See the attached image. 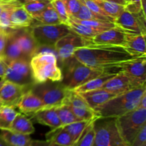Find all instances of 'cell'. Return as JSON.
<instances>
[{
  "label": "cell",
  "instance_id": "6da1fadb",
  "mask_svg": "<svg viewBox=\"0 0 146 146\" xmlns=\"http://www.w3.org/2000/svg\"><path fill=\"white\" fill-rule=\"evenodd\" d=\"M73 56L87 66L118 71L122 63L136 58L123 46L96 44L78 48Z\"/></svg>",
  "mask_w": 146,
  "mask_h": 146
},
{
  "label": "cell",
  "instance_id": "7a4b0ae2",
  "mask_svg": "<svg viewBox=\"0 0 146 146\" xmlns=\"http://www.w3.org/2000/svg\"><path fill=\"white\" fill-rule=\"evenodd\" d=\"M29 63L34 84L62 81V71L54 47L38 46L36 54L31 57Z\"/></svg>",
  "mask_w": 146,
  "mask_h": 146
},
{
  "label": "cell",
  "instance_id": "3957f363",
  "mask_svg": "<svg viewBox=\"0 0 146 146\" xmlns=\"http://www.w3.org/2000/svg\"><path fill=\"white\" fill-rule=\"evenodd\" d=\"M146 92V86L119 94L96 108L100 118H116L138 108L140 101Z\"/></svg>",
  "mask_w": 146,
  "mask_h": 146
},
{
  "label": "cell",
  "instance_id": "277c9868",
  "mask_svg": "<svg viewBox=\"0 0 146 146\" xmlns=\"http://www.w3.org/2000/svg\"><path fill=\"white\" fill-rule=\"evenodd\" d=\"M61 66L63 74L61 82L69 90H74L87 81L106 73L120 72L115 70L98 69L87 66L79 62L74 56L64 61Z\"/></svg>",
  "mask_w": 146,
  "mask_h": 146
},
{
  "label": "cell",
  "instance_id": "5b68a950",
  "mask_svg": "<svg viewBox=\"0 0 146 146\" xmlns=\"http://www.w3.org/2000/svg\"><path fill=\"white\" fill-rule=\"evenodd\" d=\"M115 123L122 139L131 146L138 131L146 124V108L138 107L115 118Z\"/></svg>",
  "mask_w": 146,
  "mask_h": 146
},
{
  "label": "cell",
  "instance_id": "8992f818",
  "mask_svg": "<svg viewBox=\"0 0 146 146\" xmlns=\"http://www.w3.org/2000/svg\"><path fill=\"white\" fill-rule=\"evenodd\" d=\"M31 91L38 96L47 107H57L64 103L71 90L68 89L61 81H46L34 84Z\"/></svg>",
  "mask_w": 146,
  "mask_h": 146
},
{
  "label": "cell",
  "instance_id": "52a82bcc",
  "mask_svg": "<svg viewBox=\"0 0 146 146\" xmlns=\"http://www.w3.org/2000/svg\"><path fill=\"white\" fill-rule=\"evenodd\" d=\"M94 123L95 139L97 146H129L124 142L118 131L115 118H101Z\"/></svg>",
  "mask_w": 146,
  "mask_h": 146
},
{
  "label": "cell",
  "instance_id": "ba28073f",
  "mask_svg": "<svg viewBox=\"0 0 146 146\" xmlns=\"http://www.w3.org/2000/svg\"><path fill=\"white\" fill-rule=\"evenodd\" d=\"M31 34L38 46H54L57 41L71 32L70 27L65 24L42 25L38 24L31 28Z\"/></svg>",
  "mask_w": 146,
  "mask_h": 146
},
{
  "label": "cell",
  "instance_id": "9c48e42d",
  "mask_svg": "<svg viewBox=\"0 0 146 146\" xmlns=\"http://www.w3.org/2000/svg\"><path fill=\"white\" fill-rule=\"evenodd\" d=\"M93 44L94 43L92 38H84L71 31L60 38L54 44V47L57 54L58 64L61 66L64 61L73 56L74 53L78 48L88 46Z\"/></svg>",
  "mask_w": 146,
  "mask_h": 146
},
{
  "label": "cell",
  "instance_id": "30bf717a",
  "mask_svg": "<svg viewBox=\"0 0 146 146\" xmlns=\"http://www.w3.org/2000/svg\"><path fill=\"white\" fill-rule=\"evenodd\" d=\"M29 61L30 60L24 58L11 61L7 65L3 80L21 85L32 86L34 84L31 76Z\"/></svg>",
  "mask_w": 146,
  "mask_h": 146
},
{
  "label": "cell",
  "instance_id": "8fae6325",
  "mask_svg": "<svg viewBox=\"0 0 146 146\" xmlns=\"http://www.w3.org/2000/svg\"><path fill=\"white\" fill-rule=\"evenodd\" d=\"M145 86V81L133 77L123 71L115 74L102 86L115 95L124 94Z\"/></svg>",
  "mask_w": 146,
  "mask_h": 146
},
{
  "label": "cell",
  "instance_id": "7c38bea8",
  "mask_svg": "<svg viewBox=\"0 0 146 146\" xmlns=\"http://www.w3.org/2000/svg\"><path fill=\"white\" fill-rule=\"evenodd\" d=\"M63 104L68 106L80 121H93L100 118L95 110L91 108L83 97L74 90L69 91Z\"/></svg>",
  "mask_w": 146,
  "mask_h": 146
},
{
  "label": "cell",
  "instance_id": "4fadbf2b",
  "mask_svg": "<svg viewBox=\"0 0 146 146\" xmlns=\"http://www.w3.org/2000/svg\"><path fill=\"white\" fill-rule=\"evenodd\" d=\"M115 27L123 30L128 34H145V14L141 11L132 14L124 10L114 21Z\"/></svg>",
  "mask_w": 146,
  "mask_h": 146
},
{
  "label": "cell",
  "instance_id": "5bb4252c",
  "mask_svg": "<svg viewBox=\"0 0 146 146\" xmlns=\"http://www.w3.org/2000/svg\"><path fill=\"white\" fill-rule=\"evenodd\" d=\"M29 86L21 85L9 81H4L2 86L0 88V100L3 106H7L17 108L23 94L31 89Z\"/></svg>",
  "mask_w": 146,
  "mask_h": 146
},
{
  "label": "cell",
  "instance_id": "9a60e30c",
  "mask_svg": "<svg viewBox=\"0 0 146 146\" xmlns=\"http://www.w3.org/2000/svg\"><path fill=\"white\" fill-rule=\"evenodd\" d=\"M15 38L23 56L30 60L36 52L38 44L34 39L31 29L27 28L15 29Z\"/></svg>",
  "mask_w": 146,
  "mask_h": 146
},
{
  "label": "cell",
  "instance_id": "2e32d148",
  "mask_svg": "<svg viewBox=\"0 0 146 146\" xmlns=\"http://www.w3.org/2000/svg\"><path fill=\"white\" fill-rule=\"evenodd\" d=\"M128 33L118 27L110 29L97 34L92 38L96 44H106V45L119 46L124 47L125 45Z\"/></svg>",
  "mask_w": 146,
  "mask_h": 146
},
{
  "label": "cell",
  "instance_id": "e0dca14e",
  "mask_svg": "<svg viewBox=\"0 0 146 146\" xmlns=\"http://www.w3.org/2000/svg\"><path fill=\"white\" fill-rule=\"evenodd\" d=\"M17 108L25 115H32L37 111L47 108V106L29 89L23 94Z\"/></svg>",
  "mask_w": 146,
  "mask_h": 146
},
{
  "label": "cell",
  "instance_id": "ac0fdd59",
  "mask_svg": "<svg viewBox=\"0 0 146 146\" xmlns=\"http://www.w3.org/2000/svg\"><path fill=\"white\" fill-rule=\"evenodd\" d=\"M124 48L135 58L146 56L145 34H128Z\"/></svg>",
  "mask_w": 146,
  "mask_h": 146
},
{
  "label": "cell",
  "instance_id": "d6986e66",
  "mask_svg": "<svg viewBox=\"0 0 146 146\" xmlns=\"http://www.w3.org/2000/svg\"><path fill=\"white\" fill-rule=\"evenodd\" d=\"M146 58L145 57L133 58L122 63L119 68L121 71L133 77L146 81Z\"/></svg>",
  "mask_w": 146,
  "mask_h": 146
},
{
  "label": "cell",
  "instance_id": "ffe728a7",
  "mask_svg": "<svg viewBox=\"0 0 146 146\" xmlns=\"http://www.w3.org/2000/svg\"><path fill=\"white\" fill-rule=\"evenodd\" d=\"M78 94L83 97V98L86 101L87 104L93 109H95L96 108L100 106L104 103L117 96L103 88L78 93Z\"/></svg>",
  "mask_w": 146,
  "mask_h": 146
},
{
  "label": "cell",
  "instance_id": "44dd1931",
  "mask_svg": "<svg viewBox=\"0 0 146 146\" xmlns=\"http://www.w3.org/2000/svg\"><path fill=\"white\" fill-rule=\"evenodd\" d=\"M10 22L12 29H19L31 27L34 22V19L24 6L21 5L14 8L11 11Z\"/></svg>",
  "mask_w": 146,
  "mask_h": 146
},
{
  "label": "cell",
  "instance_id": "7402d4cb",
  "mask_svg": "<svg viewBox=\"0 0 146 146\" xmlns=\"http://www.w3.org/2000/svg\"><path fill=\"white\" fill-rule=\"evenodd\" d=\"M32 118L38 123L51 128L61 126V122L56 111V107L43 108L32 115Z\"/></svg>",
  "mask_w": 146,
  "mask_h": 146
},
{
  "label": "cell",
  "instance_id": "603a6c76",
  "mask_svg": "<svg viewBox=\"0 0 146 146\" xmlns=\"http://www.w3.org/2000/svg\"><path fill=\"white\" fill-rule=\"evenodd\" d=\"M22 58H26L23 56L22 53H21V50H20L19 47L17 44V41H16L15 29H11L9 30V33L2 59L8 65L11 61Z\"/></svg>",
  "mask_w": 146,
  "mask_h": 146
},
{
  "label": "cell",
  "instance_id": "cb8c5ba5",
  "mask_svg": "<svg viewBox=\"0 0 146 146\" xmlns=\"http://www.w3.org/2000/svg\"><path fill=\"white\" fill-rule=\"evenodd\" d=\"M46 141L57 146H73L74 140L63 127L52 128L46 134Z\"/></svg>",
  "mask_w": 146,
  "mask_h": 146
},
{
  "label": "cell",
  "instance_id": "d4e9b609",
  "mask_svg": "<svg viewBox=\"0 0 146 146\" xmlns=\"http://www.w3.org/2000/svg\"><path fill=\"white\" fill-rule=\"evenodd\" d=\"M9 130L29 135L34 133L35 131V128L31 120L29 119L27 115L21 113H18L16 115Z\"/></svg>",
  "mask_w": 146,
  "mask_h": 146
},
{
  "label": "cell",
  "instance_id": "484cf974",
  "mask_svg": "<svg viewBox=\"0 0 146 146\" xmlns=\"http://www.w3.org/2000/svg\"><path fill=\"white\" fill-rule=\"evenodd\" d=\"M0 135L11 146H30L32 141L29 135H24L10 130H1Z\"/></svg>",
  "mask_w": 146,
  "mask_h": 146
},
{
  "label": "cell",
  "instance_id": "4316f807",
  "mask_svg": "<svg viewBox=\"0 0 146 146\" xmlns=\"http://www.w3.org/2000/svg\"><path fill=\"white\" fill-rule=\"evenodd\" d=\"M116 74H113V73H106L101 76L96 77L90 81H87L86 83L84 84L83 85L80 86L78 88H75L74 91L77 93H83L86 91H93V90L99 89L102 88L103 86L107 82L109 79H111L113 76Z\"/></svg>",
  "mask_w": 146,
  "mask_h": 146
},
{
  "label": "cell",
  "instance_id": "83f0119b",
  "mask_svg": "<svg viewBox=\"0 0 146 146\" xmlns=\"http://www.w3.org/2000/svg\"><path fill=\"white\" fill-rule=\"evenodd\" d=\"M32 17L34 21H36L38 24H42V25H51V24H58L61 23L52 4H50L45 9L38 14L33 16Z\"/></svg>",
  "mask_w": 146,
  "mask_h": 146
},
{
  "label": "cell",
  "instance_id": "f1b7e54d",
  "mask_svg": "<svg viewBox=\"0 0 146 146\" xmlns=\"http://www.w3.org/2000/svg\"><path fill=\"white\" fill-rule=\"evenodd\" d=\"M67 25L70 27L71 31L81 36L84 37V38H93L95 37L98 34L101 33L97 30L94 29L91 27H87V26L81 24L80 23L76 22L74 20L69 19Z\"/></svg>",
  "mask_w": 146,
  "mask_h": 146
},
{
  "label": "cell",
  "instance_id": "f546056e",
  "mask_svg": "<svg viewBox=\"0 0 146 146\" xmlns=\"http://www.w3.org/2000/svg\"><path fill=\"white\" fill-rule=\"evenodd\" d=\"M96 3L101 8V9L108 16L111 17L114 20L118 18L121 13L125 10V6L115 4L111 1L104 0H94Z\"/></svg>",
  "mask_w": 146,
  "mask_h": 146
},
{
  "label": "cell",
  "instance_id": "4dcf8cb0",
  "mask_svg": "<svg viewBox=\"0 0 146 146\" xmlns=\"http://www.w3.org/2000/svg\"><path fill=\"white\" fill-rule=\"evenodd\" d=\"M17 114L18 112L15 111V108L7 106L0 107V131L9 129Z\"/></svg>",
  "mask_w": 146,
  "mask_h": 146
},
{
  "label": "cell",
  "instance_id": "1f68e13d",
  "mask_svg": "<svg viewBox=\"0 0 146 146\" xmlns=\"http://www.w3.org/2000/svg\"><path fill=\"white\" fill-rule=\"evenodd\" d=\"M96 121L90 123L84 129L81 135L78 138L73 146H93L95 139V129L94 123Z\"/></svg>",
  "mask_w": 146,
  "mask_h": 146
},
{
  "label": "cell",
  "instance_id": "d6a6232c",
  "mask_svg": "<svg viewBox=\"0 0 146 146\" xmlns=\"http://www.w3.org/2000/svg\"><path fill=\"white\" fill-rule=\"evenodd\" d=\"M56 111L57 113L58 118L61 122V126H65L68 124L79 121L80 120L71 111L69 107L66 104H61L56 107Z\"/></svg>",
  "mask_w": 146,
  "mask_h": 146
},
{
  "label": "cell",
  "instance_id": "836d02e7",
  "mask_svg": "<svg viewBox=\"0 0 146 146\" xmlns=\"http://www.w3.org/2000/svg\"><path fill=\"white\" fill-rule=\"evenodd\" d=\"M69 19L76 21V22L80 23V24L87 26V27H91L92 29L97 30L100 32L106 31V30L114 28L115 27L114 22L104 21V20H81L72 17H69Z\"/></svg>",
  "mask_w": 146,
  "mask_h": 146
},
{
  "label": "cell",
  "instance_id": "e575fe53",
  "mask_svg": "<svg viewBox=\"0 0 146 146\" xmlns=\"http://www.w3.org/2000/svg\"><path fill=\"white\" fill-rule=\"evenodd\" d=\"M91 122H92V121H79L72 123L68 124V125L62 127L69 133V135H71V138L74 140V143H75V142L79 138L80 135L83 133V131H84V129L86 128L87 125Z\"/></svg>",
  "mask_w": 146,
  "mask_h": 146
},
{
  "label": "cell",
  "instance_id": "d590c367",
  "mask_svg": "<svg viewBox=\"0 0 146 146\" xmlns=\"http://www.w3.org/2000/svg\"><path fill=\"white\" fill-rule=\"evenodd\" d=\"M74 17V18L81 20H104V21H111V22H114V20L94 14V12H92L91 10L88 9L83 4H81L78 12L77 13L74 17Z\"/></svg>",
  "mask_w": 146,
  "mask_h": 146
},
{
  "label": "cell",
  "instance_id": "8d00e7d4",
  "mask_svg": "<svg viewBox=\"0 0 146 146\" xmlns=\"http://www.w3.org/2000/svg\"><path fill=\"white\" fill-rule=\"evenodd\" d=\"M52 1L53 0H36L24 4L23 6L25 9L33 17L48 7L50 4H51Z\"/></svg>",
  "mask_w": 146,
  "mask_h": 146
},
{
  "label": "cell",
  "instance_id": "74e56055",
  "mask_svg": "<svg viewBox=\"0 0 146 146\" xmlns=\"http://www.w3.org/2000/svg\"><path fill=\"white\" fill-rule=\"evenodd\" d=\"M51 4L54 7L55 11H56L61 22L62 24H68L69 17L67 14L66 9V7L62 0H53Z\"/></svg>",
  "mask_w": 146,
  "mask_h": 146
},
{
  "label": "cell",
  "instance_id": "f35d334b",
  "mask_svg": "<svg viewBox=\"0 0 146 146\" xmlns=\"http://www.w3.org/2000/svg\"><path fill=\"white\" fill-rule=\"evenodd\" d=\"M68 17H74L78 12L81 3L79 0H62Z\"/></svg>",
  "mask_w": 146,
  "mask_h": 146
},
{
  "label": "cell",
  "instance_id": "ab89813d",
  "mask_svg": "<svg viewBox=\"0 0 146 146\" xmlns=\"http://www.w3.org/2000/svg\"><path fill=\"white\" fill-rule=\"evenodd\" d=\"M81 1V4H84L88 9L91 10L92 12H94V14H98V15L102 16V17H106V18L111 19L114 20L113 19L111 18V17L107 15L102 9H101V7L96 4V3L94 1V0H79ZM115 21V20H114Z\"/></svg>",
  "mask_w": 146,
  "mask_h": 146
},
{
  "label": "cell",
  "instance_id": "60d3db41",
  "mask_svg": "<svg viewBox=\"0 0 146 146\" xmlns=\"http://www.w3.org/2000/svg\"><path fill=\"white\" fill-rule=\"evenodd\" d=\"M145 143H146V124L138 131L131 146H141Z\"/></svg>",
  "mask_w": 146,
  "mask_h": 146
},
{
  "label": "cell",
  "instance_id": "b9f144b4",
  "mask_svg": "<svg viewBox=\"0 0 146 146\" xmlns=\"http://www.w3.org/2000/svg\"><path fill=\"white\" fill-rule=\"evenodd\" d=\"M10 29H2L0 27V58L1 59H2L3 55H4V48H5Z\"/></svg>",
  "mask_w": 146,
  "mask_h": 146
},
{
  "label": "cell",
  "instance_id": "7bdbcfd3",
  "mask_svg": "<svg viewBox=\"0 0 146 146\" xmlns=\"http://www.w3.org/2000/svg\"><path fill=\"white\" fill-rule=\"evenodd\" d=\"M125 10L129 11L130 13H132V14H138V13H140L141 11H143L141 4H135V3L133 2L128 3V4L125 6Z\"/></svg>",
  "mask_w": 146,
  "mask_h": 146
},
{
  "label": "cell",
  "instance_id": "ee69618b",
  "mask_svg": "<svg viewBox=\"0 0 146 146\" xmlns=\"http://www.w3.org/2000/svg\"><path fill=\"white\" fill-rule=\"evenodd\" d=\"M30 146H57L47 141H38L32 140Z\"/></svg>",
  "mask_w": 146,
  "mask_h": 146
},
{
  "label": "cell",
  "instance_id": "f6af8a7d",
  "mask_svg": "<svg viewBox=\"0 0 146 146\" xmlns=\"http://www.w3.org/2000/svg\"><path fill=\"white\" fill-rule=\"evenodd\" d=\"M7 68V64L3 59L0 58V78L3 79L5 75L6 70Z\"/></svg>",
  "mask_w": 146,
  "mask_h": 146
},
{
  "label": "cell",
  "instance_id": "bcb514c9",
  "mask_svg": "<svg viewBox=\"0 0 146 146\" xmlns=\"http://www.w3.org/2000/svg\"><path fill=\"white\" fill-rule=\"evenodd\" d=\"M138 107H140V108H146V92L145 94H143V95L141 97V101H140L139 106Z\"/></svg>",
  "mask_w": 146,
  "mask_h": 146
},
{
  "label": "cell",
  "instance_id": "7dc6e473",
  "mask_svg": "<svg viewBox=\"0 0 146 146\" xmlns=\"http://www.w3.org/2000/svg\"><path fill=\"white\" fill-rule=\"evenodd\" d=\"M104 1H111V2H113V3H115V4H121V5H123V6H125L127 4H128L125 0H104Z\"/></svg>",
  "mask_w": 146,
  "mask_h": 146
},
{
  "label": "cell",
  "instance_id": "c3c4849f",
  "mask_svg": "<svg viewBox=\"0 0 146 146\" xmlns=\"http://www.w3.org/2000/svg\"><path fill=\"white\" fill-rule=\"evenodd\" d=\"M0 146H11L0 135Z\"/></svg>",
  "mask_w": 146,
  "mask_h": 146
},
{
  "label": "cell",
  "instance_id": "681fc988",
  "mask_svg": "<svg viewBox=\"0 0 146 146\" xmlns=\"http://www.w3.org/2000/svg\"><path fill=\"white\" fill-rule=\"evenodd\" d=\"M7 1V0H1V1H0V14H1V12L2 11V10L4 9Z\"/></svg>",
  "mask_w": 146,
  "mask_h": 146
},
{
  "label": "cell",
  "instance_id": "f907efd6",
  "mask_svg": "<svg viewBox=\"0 0 146 146\" xmlns=\"http://www.w3.org/2000/svg\"><path fill=\"white\" fill-rule=\"evenodd\" d=\"M17 1H19V2L21 4H22V5H24V4L31 2V1H36V0H17Z\"/></svg>",
  "mask_w": 146,
  "mask_h": 146
},
{
  "label": "cell",
  "instance_id": "816d5d0a",
  "mask_svg": "<svg viewBox=\"0 0 146 146\" xmlns=\"http://www.w3.org/2000/svg\"><path fill=\"white\" fill-rule=\"evenodd\" d=\"M141 6H142L143 11L145 13V5H146V0H141Z\"/></svg>",
  "mask_w": 146,
  "mask_h": 146
},
{
  "label": "cell",
  "instance_id": "f5cc1de1",
  "mask_svg": "<svg viewBox=\"0 0 146 146\" xmlns=\"http://www.w3.org/2000/svg\"><path fill=\"white\" fill-rule=\"evenodd\" d=\"M131 2L133 3H135V4H141V0H131Z\"/></svg>",
  "mask_w": 146,
  "mask_h": 146
},
{
  "label": "cell",
  "instance_id": "db71d44e",
  "mask_svg": "<svg viewBox=\"0 0 146 146\" xmlns=\"http://www.w3.org/2000/svg\"><path fill=\"white\" fill-rule=\"evenodd\" d=\"M4 81L3 79H0V88H1V86H2L3 84H4Z\"/></svg>",
  "mask_w": 146,
  "mask_h": 146
},
{
  "label": "cell",
  "instance_id": "11a10c76",
  "mask_svg": "<svg viewBox=\"0 0 146 146\" xmlns=\"http://www.w3.org/2000/svg\"><path fill=\"white\" fill-rule=\"evenodd\" d=\"M3 106V104H2V102H1V100H0V107L1 106Z\"/></svg>",
  "mask_w": 146,
  "mask_h": 146
},
{
  "label": "cell",
  "instance_id": "9f6ffc18",
  "mask_svg": "<svg viewBox=\"0 0 146 146\" xmlns=\"http://www.w3.org/2000/svg\"><path fill=\"white\" fill-rule=\"evenodd\" d=\"M125 1H126V2H127V3H130V2H131V0H125Z\"/></svg>",
  "mask_w": 146,
  "mask_h": 146
},
{
  "label": "cell",
  "instance_id": "6f0895ef",
  "mask_svg": "<svg viewBox=\"0 0 146 146\" xmlns=\"http://www.w3.org/2000/svg\"><path fill=\"white\" fill-rule=\"evenodd\" d=\"M141 146H146V143H145V144H143V145H141Z\"/></svg>",
  "mask_w": 146,
  "mask_h": 146
},
{
  "label": "cell",
  "instance_id": "680465c9",
  "mask_svg": "<svg viewBox=\"0 0 146 146\" xmlns=\"http://www.w3.org/2000/svg\"><path fill=\"white\" fill-rule=\"evenodd\" d=\"M93 146H97V145H94H94H93Z\"/></svg>",
  "mask_w": 146,
  "mask_h": 146
},
{
  "label": "cell",
  "instance_id": "91938a15",
  "mask_svg": "<svg viewBox=\"0 0 146 146\" xmlns=\"http://www.w3.org/2000/svg\"><path fill=\"white\" fill-rule=\"evenodd\" d=\"M0 1H1V0H0Z\"/></svg>",
  "mask_w": 146,
  "mask_h": 146
}]
</instances>
